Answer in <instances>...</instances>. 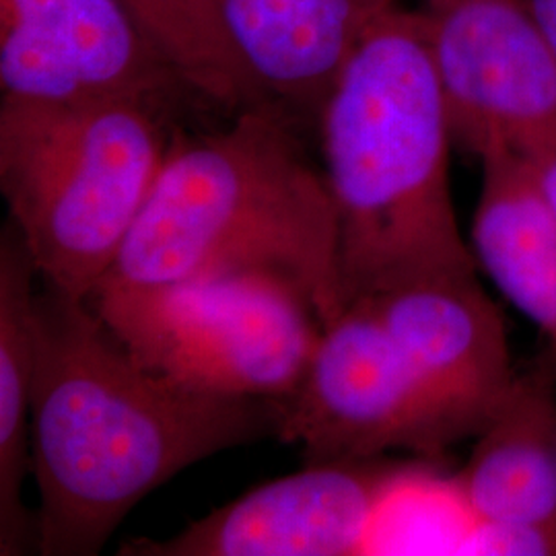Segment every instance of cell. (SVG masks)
Instances as JSON below:
<instances>
[{
    "mask_svg": "<svg viewBox=\"0 0 556 556\" xmlns=\"http://www.w3.org/2000/svg\"><path fill=\"white\" fill-rule=\"evenodd\" d=\"M31 472L38 551L93 556L169 478L225 450L277 435L285 400L227 396L149 371L87 299L34 295Z\"/></svg>",
    "mask_w": 556,
    "mask_h": 556,
    "instance_id": "1",
    "label": "cell"
},
{
    "mask_svg": "<svg viewBox=\"0 0 556 556\" xmlns=\"http://www.w3.org/2000/svg\"><path fill=\"white\" fill-rule=\"evenodd\" d=\"M342 312L417 278L477 273L450 188L452 126L422 13H379L319 112Z\"/></svg>",
    "mask_w": 556,
    "mask_h": 556,
    "instance_id": "2",
    "label": "cell"
},
{
    "mask_svg": "<svg viewBox=\"0 0 556 556\" xmlns=\"http://www.w3.org/2000/svg\"><path fill=\"white\" fill-rule=\"evenodd\" d=\"M337 211L273 103L250 105L215 135L172 142L139 219L98 285L160 289L260 270L293 282L321 328L342 314Z\"/></svg>",
    "mask_w": 556,
    "mask_h": 556,
    "instance_id": "3",
    "label": "cell"
},
{
    "mask_svg": "<svg viewBox=\"0 0 556 556\" xmlns=\"http://www.w3.org/2000/svg\"><path fill=\"white\" fill-rule=\"evenodd\" d=\"M172 142L139 100L0 103V190L43 285L87 299L112 270Z\"/></svg>",
    "mask_w": 556,
    "mask_h": 556,
    "instance_id": "4",
    "label": "cell"
},
{
    "mask_svg": "<svg viewBox=\"0 0 556 556\" xmlns=\"http://www.w3.org/2000/svg\"><path fill=\"white\" fill-rule=\"evenodd\" d=\"M87 303L161 378L227 396H293L321 321L287 278L243 270L160 289H96Z\"/></svg>",
    "mask_w": 556,
    "mask_h": 556,
    "instance_id": "5",
    "label": "cell"
},
{
    "mask_svg": "<svg viewBox=\"0 0 556 556\" xmlns=\"http://www.w3.org/2000/svg\"><path fill=\"white\" fill-rule=\"evenodd\" d=\"M472 433L435 394L367 301L324 326L295 394L285 400L278 439L305 464L369 459L404 450L438 456Z\"/></svg>",
    "mask_w": 556,
    "mask_h": 556,
    "instance_id": "6",
    "label": "cell"
},
{
    "mask_svg": "<svg viewBox=\"0 0 556 556\" xmlns=\"http://www.w3.org/2000/svg\"><path fill=\"white\" fill-rule=\"evenodd\" d=\"M420 13L459 144L478 160L556 147V54L523 0H457Z\"/></svg>",
    "mask_w": 556,
    "mask_h": 556,
    "instance_id": "7",
    "label": "cell"
},
{
    "mask_svg": "<svg viewBox=\"0 0 556 556\" xmlns=\"http://www.w3.org/2000/svg\"><path fill=\"white\" fill-rule=\"evenodd\" d=\"M404 466L381 457L305 464L200 517L176 536L130 540L119 555H363L381 501Z\"/></svg>",
    "mask_w": 556,
    "mask_h": 556,
    "instance_id": "8",
    "label": "cell"
},
{
    "mask_svg": "<svg viewBox=\"0 0 556 556\" xmlns=\"http://www.w3.org/2000/svg\"><path fill=\"white\" fill-rule=\"evenodd\" d=\"M0 87L20 100H139L184 87L119 0H0Z\"/></svg>",
    "mask_w": 556,
    "mask_h": 556,
    "instance_id": "9",
    "label": "cell"
},
{
    "mask_svg": "<svg viewBox=\"0 0 556 556\" xmlns=\"http://www.w3.org/2000/svg\"><path fill=\"white\" fill-rule=\"evenodd\" d=\"M361 301L477 438L516 379L505 321L477 273L417 278Z\"/></svg>",
    "mask_w": 556,
    "mask_h": 556,
    "instance_id": "10",
    "label": "cell"
},
{
    "mask_svg": "<svg viewBox=\"0 0 556 556\" xmlns=\"http://www.w3.org/2000/svg\"><path fill=\"white\" fill-rule=\"evenodd\" d=\"M396 0H219L264 103L319 116L371 21Z\"/></svg>",
    "mask_w": 556,
    "mask_h": 556,
    "instance_id": "11",
    "label": "cell"
},
{
    "mask_svg": "<svg viewBox=\"0 0 556 556\" xmlns=\"http://www.w3.org/2000/svg\"><path fill=\"white\" fill-rule=\"evenodd\" d=\"M482 163L472 254L498 291L548 338L556 353V219L528 157Z\"/></svg>",
    "mask_w": 556,
    "mask_h": 556,
    "instance_id": "12",
    "label": "cell"
},
{
    "mask_svg": "<svg viewBox=\"0 0 556 556\" xmlns=\"http://www.w3.org/2000/svg\"><path fill=\"white\" fill-rule=\"evenodd\" d=\"M457 480L478 519L556 526V396L544 379H514Z\"/></svg>",
    "mask_w": 556,
    "mask_h": 556,
    "instance_id": "13",
    "label": "cell"
},
{
    "mask_svg": "<svg viewBox=\"0 0 556 556\" xmlns=\"http://www.w3.org/2000/svg\"><path fill=\"white\" fill-rule=\"evenodd\" d=\"M36 266L9 220L0 236V555L38 548V521L23 505L31 470L34 277Z\"/></svg>",
    "mask_w": 556,
    "mask_h": 556,
    "instance_id": "14",
    "label": "cell"
},
{
    "mask_svg": "<svg viewBox=\"0 0 556 556\" xmlns=\"http://www.w3.org/2000/svg\"><path fill=\"white\" fill-rule=\"evenodd\" d=\"M200 98L241 112L264 103L220 17L219 0H119Z\"/></svg>",
    "mask_w": 556,
    "mask_h": 556,
    "instance_id": "15",
    "label": "cell"
},
{
    "mask_svg": "<svg viewBox=\"0 0 556 556\" xmlns=\"http://www.w3.org/2000/svg\"><path fill=\"white\" fill-rule=\"evenodd\" d=\"M478 517L456 478L406 464L381 501L365 553H454L475 530Z\"/></svg>",
    "mask_w": 556,
    "mask_h": 556,
    "instance_id": "16",
    "label": "cell"
},
{
    "mask_svg": "<svg viewBox=\"0 0 556 556\" xmlns=\"http://www.w3.org/2000/svg\"><path fill=\"white\" fill-rule=\"evenodd\" d=\"M462 555L556 556V526L478 519Z\"/></svg>",
    "mask_w": 556,
    "mask_h": 556,
    "instance_id": "17",
    "label": "cell"
},
{
    "mask_svg": "<svg viewBox=\"0 0 556 556\" xmlns=\"http://www.w3.org/2000/svg\"><path fill=\"white\" fill-rule=\"evenodd\" d=\"M528 160L534 167L538 184H540L544 197L548 200L551 211H553L556 219V147H551V149L538 153L534 157H528Z\"/></svg>",
    "mask_w": 556,
    "mask_h": 556,
    "instance_id": "18",
    "label": "cell"
},
{
    "mask_svg": "<svg viewBox=\"0 0 556 556\" xmlns=\"http://www.w3.org/2000/svg\"><path fill=\"white\" fill-rule=\"evenodd\" d=\"M556 54V0H523Z\"/></svg>",
    "mask_w": 556,
    "mask_h": 556,
    "instance_id": "19",
    "label": "cell"
},
{
    "mask_svg": "<svg viewBox=\"0 0 556 556\" xmlns=\"http://www.w3.org/2000/svg\"><path fill=\"white\" fill-rule=\"evenodd\" d=\"M441 2H457V0H427V4H441Z\"/></svg>",
    "mask_w": 556,
    "mask_h": 556,
    "instance_id": "20",
    "label": "cell"
}]
</instances>
